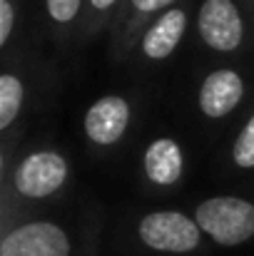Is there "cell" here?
I'll list each match as a JSON object with an SVG mask.
<instances>
[{"label": "cell", "mask_w": 254, "mask_h": 256, "mask_svg": "<svg viewBox=\"0 0 254 256\" xmlns=\"http://www.w3.org/2000/svg\"><path fill=\"white\" fill-rule=\"evenodd\" d=\"M70 179V162L58 150H33L13 167H3V186L25 202L55 196Z\"/></svg>", "instance_id": "6da1fadb"}, {"label": "cell", "mask_w": 254, "mask_h": 256, "mask_svg": "<svg viewBox=\"0 0 254 256\" xmlns=\"http://www.w3.org/2000/svg\"><path fill=\"white\" fill-rule=\"evenodd\" d=\"M194 222L219 246H239L254 236V202L219 194L197 204Z\"/></svg>", "instance_id": "7a4b0ae2"}, {"label": "cell", "mask_w": 254, "mask_h": 256, "mask_svg": "<svg viewBox=\"0 0 254 256\" xmlns=\"http://www.w3.org/2000/svg\"><path fill=\"white\" fill-rule=\"evenodd\" d=\"M202 229L194 222V216H187L182 212H150L137 224L140 242L152 252L165 254H189L202 244Z\"/></svg>", "instance_id": "3957f363"}, {"label": "cell", "mask_w": 254, "mask_h": 256, "mask_svg": "<svg viewBox=\"0 0 254 256\" xmlns=\"http://www.w3.org/2000/svg\"><path fill=\"white\" fill-rule=\"evenodd\" d=\"M197 35L212 52H237L247 38V22L239 5L234 0H202L197 10Z\"/></svg>", "instance_id": "277c9868"}, {"label": "cell", "mask_w": 254, "mask_h": 256, "mask_svg": "<svg viewBox=\"0 0 254 256\" xmlns=\"http://www.w3.org/2000/svg\"><path fill=\"white\" fill-rule=\"evenodd\" d=\"M132 124V104L125 94L97 97L83 117V132L87 142L100 150L120 144Z\"/></svg>", "instance_id": "5b68a950"}, {"label": "cell", "mask_w": 254, "mask_h": 256, "mask_svg": "<svg viewBox=\"0 0 254 256\" xmlns=\"http://www.w3.org/2000/svg\"><path fill=\"white\" fill-rule=\"evenodd\" d=\"M174 5H179V0H125L110 28L112 55L117 60H127L137 50L145 28Z\"/></svg>", "instance_id": "8992f818"}, {"label": "cell", "mask_w": 254, "mask_h": 256, "mask_svg": "<svg viewBox=\"0 0 254 256\" xmlns=\"http://www.w3.org/2000/svg\"><path fill=\"white\" fill-rule=\"evenodd\" d=\"M70 236L53 222H28L5 232L0 256H70Z\"/></svg>", "instance_id": "52a82bcc"}, {"label": "cell", "mask_w": 254, "mask_h": 256, "mask_svg": "<svg viewBox=\"0 0 254 256\" xmlns=\"http://www.w3.org/2000/svg\"><path fill=\"white\" fill-rule=\"evenodd\" d=\"M187 25H189V10L184 5L169 8L145 28L135 52L145 62H165L182 45Z\"/></svg>", "instance_id": "ba28073f"}, {"label": "cell", "mask_w": 254, "mask_h": 256, "mask_svg": "<svg viewBox=\"0 0 254 256\" xmlns=\"http://www.w3.org/2000/svg\"><path fill=\"white\" fill-rule=\"evenodd\" d=\"M244 78L232 68L212 70L197 90V107L207 120H224L244 102Z\"/></svg>", "instance_id": "9c48e42d"}, {"label": "cell", "mask_w": 254, "mask_h": 256, "mask_svg": "<svg viewBox=\"0 0 254 256\" xmlns=\"http://www.w3.org/2000/svg\"><path fill=\"white\" fill-rule=\"evenodd\" d=\"M142 174L145 179L157 186L169 189L182 182L184 176V152L182 144L172 137H157L147 144L142 154Z\"/></svg>", "instance_id": "30bf717a"}, {"label": "cell", "mask_w": 254, "mask_h": 256, "mask_svg": "<svg viewBox=\"0 0 254 256\" xmlns=\"http://www.w3.org/2000/svg\"><path fill=\"white\" fill-rule=\"evenodd\" d=\"M28 102V80L20 70L8 68L0 75V132L8 134L20 120Z\"/></svg>", "instance_id": "8fae6325"}, {"label": "cell", "mask_w": 254, "mask_h": 256, "mask_svg": "<svg viewBox=\"0 0 254 256\" xmlns=\"http://www.w3.org/2000/svg\"><path fill=\"white\" fill-rule=\"evenodd\" d=\"M43 5L50 35L55 38L58 45H68V40L78 35L85 12V0H43Z\"/></svg>", "instance_id": "7c38bea8"}, {"label": "cell", "mask_w": 254, "mask_h": 256, "mask_svg": "<svg viewBox=\"0 0 254 256\" xmlns=\"http://www.w3.org/2000/svg\"><path fill=\"white\" fill-rule=\"evenodd\" d=\"M125 0H85V12L78 28V40L92 42L102 30H110Z\"/></svg>", "instance_id": "4fadbf2b"}, {"label": "cell", "mask_w": 254, "mask_h": 256, "mask_svg": "<svg viewBox=\"0 0 254 256\" xmlns=\"http://www.w3.org/2000/svg\"><path fill=\"white\" fill-rule=\"evenodd\" d=\"M232 164L237 170L249 172L254 170V112L249 120L244 122V127L237 132L234 144H232Z\"/></svg>", "instance_id": "5bb4252c"}, {"label": "cell", "mask_w": 254, "mask_h": 256, "mask_svg": "<svg viewBox=\"0 0 254 256\" xmlns=\"http://www.w3.org/2000/svg\"><path fill=\"white\" fill-rule=\"evenodd\" d=\"M20 22V0H0V50L5 52Z\"/></svg>", "instance_id": "9a60e30c"}, {"label": "cell", "mask_w": 254, "mask_h": 256, "mask_svg": "<svg viewBox=\"0 0 254 256\" xmlns=\"http://www.w3.org/2000/svg\"><path fill=\"white\" fill-rule=\"evenodd\" d=\"M249 2H252V5H254V0H249Z\"/></svg>", "instance_id": "2e32d148"}]
</instances>
